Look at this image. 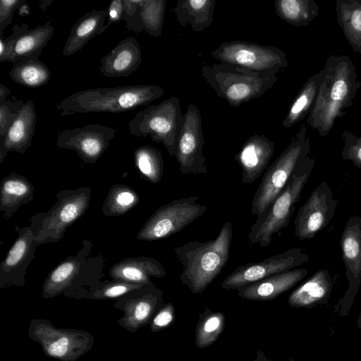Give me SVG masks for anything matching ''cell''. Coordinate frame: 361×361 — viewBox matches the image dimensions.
I'll list each match as a JSON object with an SVG mask.
<instances>
[{"instance_id":"1","label":"cell","mask_w":361,"mask_h":361,"mask_svg":"<svg viewBox=\"0 0 361 361\" xmlns=\"http://www.w3.org/2000/svg\"><path fill=\"white\" fill-rule=\"evenodd\" d=\"M324 79L306 123L319 135L326 137L336 119L346 114L361 87L356 67L346 55H330L323 68Z\"/></svg>"},{"instance_id":"2","label":"cell","mask_w":361,"mask_h":361,"mask_svg":"<svg viewBox=\"0 0 361 361\" xmlns=\"http://www.w3.org/2000/svg\"><path fill=\"white\" fill-rule=\"evenodd\" d=\"M232 237V224L227 221L214 239L192 240L174 248L183 269L180 280L193 294H202L221 274L230 257Z\"/></svg>"},{"instance_id":"3","label":"cell","mask_w":361,"mask_h":361,"mask_svg":"<svg viewBox=\"0 0 361 361\" xmlns=\"http://www.w3.org/2000/svg\"><path fill=\"white\" fill-rule=\"evenodd\" d=\"M164 94L157 85L99 87L71 94L56 104L61 116L83 113H123L145 106Z\"/></svg>"},{"instance_id":"4","label":"cell","mask_w":361,"mask_h":361,"mask_svg":"<svg viewBox=\"0 0 361 361\" xmlns=\"http://www.w3.org/2000/svg\"><path fill=\"white\" fill-rule=\"evenodd\" d=\"M279 71H253L220 62L205 64L201 68L204 80L231 107H238L262 96L276 82Z\"/></svg>"},{"instance_id":"5","label":"cell","mask_w":361,"mask_h":361,"mask_svg":"<svg viewBox=\"0 0 361 361\" xmlns=\"http://www.w3.org/2000/svg\"><path fill=\"white\" fill-rule=\"evenodd\" d=\"M314 165L315 160L307 156L296 166L284 188L252 226L247 235L250 245L267 247L274 235L288 226Z\"/></svg>"},{"instance_id":"6","label":"cell","mask_w":361,"mask_h":361,"mask_svg":"<svg viewBox=\"0 0 361 361\" xmlns=\"http://www.w3.org/2000/svg\"><path fill=\"white\" fill-rule=\"evenodd\" d=\"M306 124H300L289 145L267 169L252 200L251 214L261 216L287 184L296 166L310 151Z\"/></svg>"},{"instance_id":"7","label":"cell","mask_w":361,"mask_h":361,"mask_svg":"<svg viewBox=\"0 0 361 361\" xmlns=\"http://www.w3.org/2000/svg\"><path fill=\"white\" fill-rule=\"evenodd\" d=\"M57 201L47 212L30 218V228L39 245L56 243L62 239L68 228L84 215L90 207L91 188L62 190Z\"/></svg>"},{"instance_id":"8","label":"cell","mask_w":361,"mask_h":361,"mask_svg":"<svg viewBox=\"0 0 361 361\" xmlns=\"http://www.w3.org/2000/svg\"><path fill=\"white\" fill-rule=\"evenodd\" d=\"M183 123L180 100L171 96L138 111L130 121L128 128L133 135L149 136L154 142L162 143L169 156L174 157Z\"/></svg>"},{"instance_id":"9","label":"cell","mask_w":361,"mask_h":361,"mask_svg":"<svg viewBox=\"0 0 361 361\" xmlns=\"http://www.w3.org/2000/svg\"><path fill=\"white\" fill-rule=\"evenodd\" d=\"M198 196L176 199L159 207L146 221L137 239L153 241L173 235L191 224L207 209Z\"/></svg>"},{"instance_id":"10","label":"cell","mask_w":361,"mask_h":361,"mask_svg":"<svg viewBox=\"0 0 361 361\" xmlns=\"http://www.w3.org/2000/svg\"><path fill=\"white\" fill-rule=\"evenodd\" d=\"M220 63L253 71L281 69L288 66L286 53L274 46L262 45L241 40L221 43L211 52Z\"/></svg>"},{"instance_id":"11","label":"cell","mask_w":361,"mask_h":361,"mask_svg":"<svg viewBox=\"0 0 361 361\" xmlns=\"http://www.w3.org/2000/svg\"><path fill=\"white\" fill-rule=\"evenodd\" d=\"M309 256L300 248H291L261 262H249L235 268L221 283L225 290L238 288L269 276L290 271L306 263Z\"/></svg>"},{"instance_id":"12","label":"cell","mask_w":361,"mask_h":361,"mask_svg":"<svg viewBox=\"0 0 361 361\" xmlns=\"http://www.w3.org/2000/svg\"><path fill=\"white\" fill-rule=\"evenodd\" d=\"M204 145L201 114L191 103L184 114V123L174 155L183 174L207 173L206 157L202 154Z\"/></svg>"},{"instance_id":"13","label":"cell","mask_w":361,"mask_h":361,"mask_svg":"<svg viewBox=\"0 0 361 361\" xmlns=\"http://www.w3.org/2000/svg\"><path fill=\"white\" fill-rule=\"evenodd\" d=\"M337 204L329 184L323 180L298 211L294 220L295 236L300 240L313 238L331 222Z\"/></svg>"},{"instance_id":"14","label":"cell","mask_w":361,"mask_h":361,"mask_svg":"<svg viewBox=\"0 0 361 361\" xmlns=\"http://www.w3.org/2000/svg\"><path fill=\"white\" fill-rule=\"evenodd\" d=\"M116 129L100 124L65 130L57 135L56 145L77 152L85 164H94L114 137Z\"/></svg>"},{"instance_id":"15","label":"cell","mask_w":361,"mask_h":361,"mask_svg":"<svg viewBox=\"0 0 361 361\" xmlns=\"http://www.w3.org/2000/svg\"><path fill=\"white\" fill-rule=\"evenodd\" d=\"M18 236L0 264L1 283L23 280L30 262L35 258L36 247L39 245L30 226L16 227Z\"/></svg>"},{"instance_id":"16","label":"cell","mask_w":361,"mask_h":361,"mask_svg":"<svg viewBox=\"0 0 361 361\" xmlns=\"http://www.w3.org/2000/svg\"><path fill=\"white\" fill-rule=\"evenodd\" d=\"M274 149V142L264 135H253L245 142L234 158L242 169L243 184L254 183L266 171Z\"/></svg>"},{"instance_id":"17","label":"cell","mask_w":361,"mask_h":361,"mask_svg":"<svg viewBox=\"0 0 361 361\" xmlns=\"http://www.w3.org/2000/svg\"><path fill=\"white\" fill-rule=\"evenodd\" d=\"M349 288L345 296L355 295L361 283V217L351 216L345 223L340 240Z\"/></svg>"},{"instance_id":"18","label":"cell","mask_w":361,"mask_h":361,"mask_svg":"<svg viewBox=\"0 0 361 361\" xmlns=\"http://www.w3.org/2000/svg\"><path fill=\"white\" fill-rule=\"evenodd\" d=\"M12 31L15 32L16 37L4 62L14 64L18 61L38 58L51 39L54 27L50 22L34 28H29L26 23H23L13 25Z\"/></svg>"},{"instance_id":"19","label":"cell","mask_w":361,"mask_h":361,"mask_svg":"<svg viewBox=\"0 0 361 361\" xmlns=\"http://www.w3.org/2000/svg\"><path fill=\"white\" fill-rule=\"evenodd\" d=\"M37 114L32 101L27 100L19 111L4 140H0V163L8 152L24 153L30 146L35 132Z\"/></svg>"},{"instance_id":"20","label":"cell","mask_w":361,"mask_h":361,"mask_svg":"<svg viewBox=\"0 0 361 361\" xmlns=\"http://www.w3.org/2000/svg\"><path fill=\"white\" fill-rule=\"evenodd\" d=\"M142 59L139 42L134 37H128L101 59L99 70L108 78L127 77L137 71Z\"/></svg>"},{"instance_id":"21","label":"cell","mask_w":361,"mask_h":361,"mask_svg":"<svg viewBox=\"0 0 361 361\" xmlns=\"http://www.w3.org/2000/svg\"><path fill=\"white\" fill-rule=\"evenodd\" d=\"M307 274V269L295 268L242 286L237 289L238 295L249 300H271L293 288Z\"/></svg>"},{"instance_id":"22","label":"cell","mask_w":361,"mask_h":361,"mask_svg":"<svg viewBox=\"0 0 361 361\" xmlns=\"http://www.w3.org/2000/svg\"><path fill=\"white\" fill-rule=\"evenodd\" d=\"M111 278L123 281L149 284L150 276L163 278L166 272L161 262L149 257H126L109 269Z\"/></svg>"},{"instance_id":"23","label":"cell","mask_w":361,"mask_h":361,"mask_svg":"<svg viewBox=\"0 0 361 361\" xmlns=\"http://www.w3.org/2000/svg\"><path fill=\"white\" fill-rule=\"evenodd\" d=\"M333 283L327 269H319L288 296L291 307H311L326 302L331 293Z\"/></svg>"},{"instance_id":"24","label":"cell","mask_w":361,"mask_h":361,"mask_svg":"<svg viewBox=\"0 0 361 361\" xmlns=\"http://www.w3.org/2000/svg\"><path fill=\"white\" fill-rule=\"evenodd\" d=\"M35 187L23 176L11 172L4 177L0 187V212L9 219L23 204L34 200Z\"/></svg>"},{"instance_id":"25","label":"cell","mask_w":361,"mask_h":361,"mask_svg":"<svg viewBox=\"0 0 361 361\" xmlns=\"http://www.w3.org/2000/svg\"><path fill=\"white\" fill-rule=\"evenodd\" d=\"M108 11L93 10L79 18L71 30L63 51V56H69L80 51L93 37L102 33Z\"/></svg>"},{"instance_id":"26","label":"cell","mask_w":361,"mask_h":361,"mask_svg":"<svg viewBox=\"0 0 361 361\" xmlns=\"http://www.w3.org/2000/svg\"><path fill=\"white\" fill-rule=\"evenodd\" d=\"M82 243L75 255L66 257L49 274L45 283L47 289L62 288L87 268L94 258L90 256L92 244L87 240Z\"/></svg>"},{"instance_id":"27","label":"cell","mask_w":361,"mask_h":361,"mask_svg":"<svg viewBox=\"0 0 361 361\" xmlns=\"http://www.w3.org/2000/svg\"><path fill=\"white\" fill-rule=\"evenodd\" d=\"M215 4V0H178L171 11L181 26L201 32L211 25Z\"/></svg>"},{"instance_id":"28","label":"cell","mask_w":361,"mask_h":361,"mask_svg":"<svg viewBox=\"0 0 361 361\" xmlns=\"http://www.w3.org/2000/svg\"><path fill=\"white\" fill-rule=\"evenodd\" d=\"M166 8V0H141L135 15L126 20V26L137 34L145 31L152 37H159L162 33Z\"/></svg>"},{"instance_id":"29","label":"cell","mask_w":361,"mask_h":361,"mask_svg":"<svg viewBox=\"0 0 361 361\" xmlns=\"http://www.w3.org/2000/svg\"><path fill=\"white\" fill-rule=\"evenodd\" d=\"M324 79V71L323 69L308 78L290 105L282 122L284 129L291 128L303 120L307 115H309L315 103Z\"/></svg>"},{"instance_id":"30","label":"cell","mask_w":361,"mask_h":361,"mask_svg":"<svg viewBox=\"0 0 361 361\" xmlns=\"http://www.w3.org/2000/svg\"><path fill=\"white\" fill-rule=\"evenodd\" d=\"M335 10L346 40L361 55V0H337Z\"/></svg>"},{"instance_id":"31","label":"cell","mask_w":361,"mask_h":361,"mask_svg":"<svg viewBox=\"0 0 361 361\" xmlns=\"http://www.w3.org/2000/svg\"><path fill=\"white\" fill-rule=\"evenodd\" d=\"M274 6L281 19L297 27L307 26L320 13L314 0H276Z\"/></svg>"},{"instance_id":"32","label":"cell","mask_w":361,"mask_h":361,"mask_svg":"<svg viewBox=\"0 0 361 361\" xmlns=\"http://www.w3.org/2000/svg\"><path fill=\"white\" fill-rule=\"evenodd\" d=\"M9 76L12 80L22 86L35 89L48 83L51 78V71L39 58H35L14 63Z\"/></svg>"},{"instance_id":"33","label":"cell","mask_w":361,"mask_h":361,"mask_svg":"<svg viewBox=\"0 0 361 361\" xmlns=\"http://www.w3.org/2000/svg\"><path fill=\"white\" fill-rule=\"evenodd\" d=\"M225 315L220 311H212L204 305V311L199 314L195 331V344L199 349H204L213 344L224 329Z\"/></svg>"},{"instance_id":"34","label":"cell","mask_w":361,"mask_h":361,"mask_svg":"<svg viewBox=\"0 0 361 361\" xmlns=\"http://www.w3.org/2000/svg\"><path fill=\"white\" fill-rule=\"evenodd\" d=\"M139 201L138 193L133 188L116 183L110 188L102 206V212L108 217L121 216L134 208Z\"/></svg>"},{"instance_id":"35","label":"cell","mask_w":361,"mask_h":361,"mask_svg":"<svg viewBox=\"0 0 361 361\" xmlns=\"http://www.w3.org/2000/svg\"><path fill=\"white\" fill-rule=\"evenodd\" d=\"M135 166L140 176L151 183H158L164 175V159L161 152L150 145H142L134 152Z\"/></svg>"},{"instance_id":"36","label":"cell","mask_w":361,"mask_h":361,"mask_svg":"<svg viewBox=\"0 0 361 361\" xmlns=\"http://www.w3.org/2000/svg\"><path fill=\"white\" fill-rule=\"evenodd\" d=\"M341 137L343 141L341 151L343 160L351 161L355 167L361 169V135L357 136L345 130L341 133Z\"/></svg>"},{"instance_id":"37","label":"cell","mask_w":361,"mask_h":361,"mask_svg":"<svg viewBox=\"0 0 361 361\" xmlns=\"http://www.w3.org/2000/svg\"><path fill=\"white\" fill-rule=\"evenodd\" d=\"M25 102L22 100L0 102V140H4L11 123L16 118Z\"/></svg>"},{"instance_id":"38","label":"cell","mask_w":361,"mask_h":361,"mask_svg":"<svg viewBox=\"0 0 361 361\" xmlns=\"http://www.w3.org/2000/svg\"><path fill=\"white\" fill-rule=\"evenodd\" d=\"M22 0L0 1V37H2L4 30L11 23L13 13L18 9Z\"/></svg>"},{"instance_id":"39","label":"cell","mask_w":361,"mask_h":361,"mask_svg":"<svg viewBox=\"0 0 361 361\" xmlns=\"http://www.w3.org/2000/svg\"><path fill=\"white\" fill-rule=\"evenodd\" d=\"M176 317V309L172 303L165 304L153 319V328L161 329L171 324Z\"/></svg>"},{"instance_id":"40","label":"cell","mask_w":361,"mask_h":361,"mask_svg":"<svg viewBox=\"0 0 361 361\" xmlns=\"http://www.w3.org/2000/svg\"><path fill=\"white\" fill-rule=\"evenodd\" d=\"M145 284L135 283L122 281L121 282L111 283L106 285L103 291V294L109 298H114L126 293L132 288H138Z\"/></svg>"},{"instance_id":"41","label":"cell","mask_w":361,"mask_h":361,"mask_svg":"<svg viewBox=\"0 0 361 361\" xmlns=\"http://www.w3.org/2000/svg\"><path fill=\"white\" fill-rule=\"evenodd\" d=\"M124 16V7L123 0H114L111 1L108 8L107 23L102 28V33L113 23L123 20Z\"/></svg>"},{"instance_id":"42","label":"cell","mask_w":361,"mask_h":361,"mask_svg":"<svg viewBox=\"0 0 361 361\" xmlns=\"http://www.w3.org/2000/svg\"><path fill=\"white\" fill-rule=\"evenodd\" d=\"M68 348V340L63 337L52 343L48 349L49 353L53 356L61 357L64 355Z\"/></svg>"},{"instance_id":"43","label":"cell","mask_w":361,"mask_h":361,"mask_svg":"<svg viewBox=\"0 0 361 361\" xmlns=\"http://www.w3.org/2000/svg\"><path fill=\"white\" fill-rule=\"evenodd\" d=\"M18 14L21 16H26L30 14V6L25 0H22V2L18 8Z\"/></svg>"},{"instance_id":"44","label":"cell","mask_w":361,"mask_h":361,"mask_svg":"<svg viewBox=\"0 0 361 361\" xmlns=\"http://www.w3.org/2000/svg\"><path fill=\"white\" fill-rule=\"evenodd\" d=\"M11 90L0 84V102L6 100L7 97L11 94Z\"/></svg>"},{"instance_id":"45","label":"cell","mask_w":361,"mask_h":361,"mask_svg":"<svg viewBox=\"0 0 361 361\" xmlns=\"http://www.w3.org/2000/svg\"><path fill=\"white\" fill-rule=\"evenodd\" d=\"M253 361H272L269 357H267L264 353L261 350H257L256 352V357ZM289 361H295L293 358H290Z\"/></svg>"},{"instance_id":"46","label":"cell","mask_w":361,"mask_h":361,"mask_svg":"<svg viewBox=\"0 0 361 361\" xmlns=\"http://www.w3.org/2000/svg\"><path fill=\"white\" fill-rule=\"evenodd\" d=\"M51 3V1H41L40 2V8L42 11H44L48 6H49Z\"/></svg>"}]
</instances>
